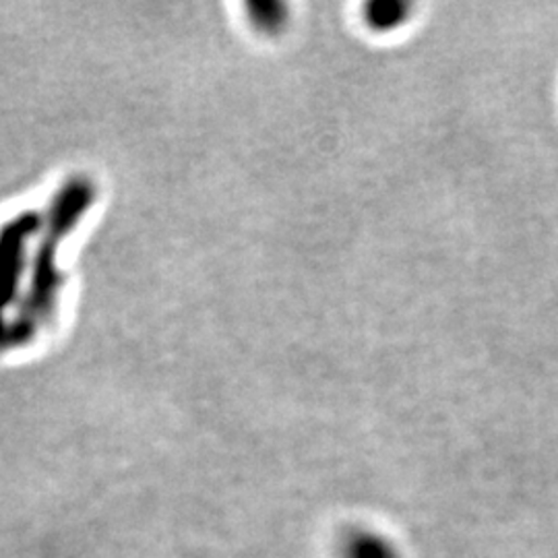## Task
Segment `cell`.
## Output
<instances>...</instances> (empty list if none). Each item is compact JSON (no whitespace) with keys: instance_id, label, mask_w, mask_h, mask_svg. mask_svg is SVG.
<instances>
[{"instance_id":"7a4b0ae2","label":"cell","mask_w":558,"mask_h":558,"mask_svg":"<svg viewBox=\"0 0 558 558\" xmlns=\"http://www.w3.org/2000/svg\"><path fill=\"white\" fill-rule=\"evenodd\" d=\"M410 7L403 2H391V4H375L373 7V21L377 27H396L398 23L405 20Z\"/></svg>"},{"instance_id":"6da1fadb","label":"cell","mask_w":558,"mask_h":558,"mask_svg":"<svg viewBox=\"0 0 558 558\" xmlns=\"http://www.w3.org/2000/svg\"><path fill=\"white\" fill-rule=\"evenodd\" d=\"M343 558H398L396 548L379 534L354 532L341 544Z\"/></svg>"}]
</instances>
